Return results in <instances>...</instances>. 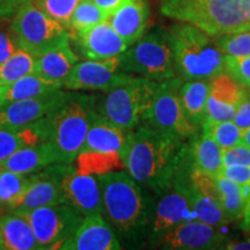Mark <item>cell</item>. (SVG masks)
<instances>
[{
    "instance_id": "obj_1",
    "label": "cell",
    "mask_w": 250,
    "mask_h": 250,
    "mask_svg": "<svg viewBox=\"0 0 250 250\" xmlns=\"http://www.w3.org/2000/svg\"><path fill=\"white\" fill-rule=\"evenodd\" d=\"M186 155L184 142L145 124L127 133L122 153L130 176L156 195L170 189Z\"/></svg>"
},
{
    "instance_id": "obj_2",
    "label": "cell",
    "mask_w": 250,
    "mask_h": 250,
    "mask_svg": "<svg viewBox=\"0 0 250 250\" xmlns=\"http://www.w3.org/2000/svg\"><path fill=\"white\" fill-rule=\"evenodd\" d=\"M102 192L103 212L124 240L137 242L148 230L155 208L144 187L127 171L98 175Z\"/></svg>"
},
{
    "instance_id": "obj_3",
    "label": "cell",
    "mask_w": 250,
    "mask_h": 250,
    "mask_svg": "<svg viewBox=\"0 0 250 250\" xmlns=\"http://www.w3.org/2000/svg\"><path fill=\"white\" fill-rule=\"evenodd\" d=\"M161 11L213 39L250 30V0H162Z\"/></svg>"
},
{
    "instance_id": "obj_4",
    "label": "cell",
    "mask_w": 250,
    "mask_h": 250,
    "mask_svg": "<svg viewBox=\"0 0 250 250\" xmlns=\"http://www.w3.org/2000/svg\"><path fill=\"white\" fill-rule=\"evenodd\" d=\"M176 74L184 80L210 81L225 72V55L213 37L184 22L168 30Z\"/></svg>"
},
{
    "instance_id": "obj_5",
    "label": "cell",
    "mask_w": 250,
    "mask_h": 250,
    "mask_svg": "<svg viewBox=\"0 0 250 250\" xmlns=\"http://www.w3.org/2000/svg\"><path fill=\"white\" fill-rule=\"evenodd\" d=\"M95 96L71 93L58 109L48 115V142L58 164L73 165L85 144L95 109Z\"/></svg>"
},
{
    "instance_id": "obj_6",
    "label": "cell",
    "mask_w": 250,
    "mask_h": 250,
    "mask_svg": "<svg viewBox=\"0 0 250 250\" xmlns=\"http://www.w3.org/2000/svg\"><path fill=\"white\" fill-rule=\"evenodd\" d=\"M158 86L159 81L134 76L127 83L105 92L100 101L95 96L94 109L117 127L130 132L143 121Z\"/></svg>"
},
{
    "instance_id": "obj_7",
    "label": "cell",
    "mask_w": 250,
    "mask_h": 250,
    "mask_svg": "<svg viewBox=\"0 0 250 250\" xmlns=\"http://www.w3.org/2000/svg\"><path fill=\"white\" fill-rule=\"evenodd\" d=\"M121 70L154 81L176 77L168 30L155 29L142 36L121 56Z\"/></svg>"
},
{
    "instance_id": "obj_8",
    "label": "cell",
    "mask_w": 250,
    "mask_h": 250,
    "mask_svg": "<svg viewBox=\"0 0 250 250\" xmlns=\"http://www.w3.org/2000/svg\"><path fill=\"white\" fill-rule=\"evenodd\" d=\"M180 86V77L160 81L142 122L147 126L186 142L198 133V126L193 125L184 114L179 98Z\"/></svg>"
},
{
    "instance_id": "obj_9",
    "label": "cell",
    "mask_w": 250,
    "mask_h": 250,
    "mask_svg": "<svg viewBox=\"0 0 250 250\" xmlns=\"http://www.w3.org/2000/svg\"><path fill=\"white\" fill-rule=\"evenodd\" d=\"M9 28L18 37L21 48L34 57L71 39L66 28L45 14L31 0H28L12 18Z\"/></svg>"
},
{
    "instance_id": "obj_10",
    "label": "cell",
    "mask_w": 250,
    "mask_h": 250,
    "mask_svg": "<svg viewBox=\"0 0 250 250\" xmlns=\"http://www.w3.org/2000/svg\"><path fill=\"white\" fill-rule=\"evenodd\" d=\"M18 213L29 220L40 250L61 249L62 243L73 235L85 217L77 208L64 202Z\"/></svg>"
},
{
    "instance_id": "obj_11",
    "label": "cell",
    "mask_w": 250,
    "mask_h": 250,
    "mask_svg": "<svg viewBox=\"0 0 250 250\" xmlns=\"http://www.w3.org/2000/svg\"><path fill=\"white\" fill-rule=\"evenodd\" d=\"M133 77L134 74L121 70L120 56L99 61L87 59L74 65L62 83V88L73 92L100 90L105 93L127 83Z\"/></svg>"
},
{
    "instance_id": "obj_12",
    "label": "cell",
    "mask_w": 250,
    "mask_h": 250,
    "mask_svg": "<svg viewBox=\"0 0 250 250\" xmlns=\"http://www.w3.org/2000/svg\"><path fill=\"white\" fill-rule=\"evenodd\" d=\"M72 166L73 165L54 164L30 174L29 184L13 211H29L62 203V181Z\"/></svg>"
},
{
    "instance_id": "obj_13",
    "label": "cell",
    "mask_w": 250,
    "mask_h": 250,
    "mask_svg": "<svg viewBox=\"0 0 250 250\" xmlns=\"http://www.w3.org/2000/svg\"><path fill=\"white\" fill-rule=\"evenodd\" d=\"M226 242L227 236L218 227L192 219L166 233L158 243L167 250H206L223 248Z\"/></svg>"
},
{
    "instance_id": "obj_14",
    "label": "cell",
    "mask_w": 250,
    "mask_h": 250,
    "mask_svg": "<svg viewBox=\"0 0 250 250\" xmlns=\"http://www.w3.org/2000/svg\"><path fill=\"white\" fill-rule=\"evenodd\" d=\"M71 92L59 89L40 98L20 100L0 108V126H22L42 120L68 99Z\"/></svg>"
},
{
    "instance_id": "obj_15",
    "label": "cell",
    "mask_w": 250,
    "mask_h": 250,
    "mask_svg": "<svg viewBox=\"0 0 250 250\" xmlns=\"http://www.w3.org/2000/svg\"><path fill=\"white\" fill-rule=\"evenodd\" d=\"M62 202L67 203L83 215L104 214L102 192L95 175L83 174L72 166L62 181Z\"/></svg>"
},
{
    "instance_id": "obj_16",
    "label": "cell",
    "mask_w": 250,
    "mask_h": 250,
    "mask_svg": "<svg viewBox=\"0 0 250 250\" xmlns=\"http://www.w3.org/2000/svg\"><path fill=\"white\" fill-rule=\"evenodd\" d=\"M247 87L237 83L227 72L208 81V96L204 122L232 121L236 107L247 94Z\"/></svg>"
},
{
    "instance_id": "obj_17",
    "label": "cell",
    "mask_w": 250,
    "mask_h": 250,
    "mask_svg": "<svg viewBox=\"0 0 250 250\" xmlns=\"http://www.w3.org/2000/svg\"><path fill=\"white\" fill-rule=\"evenodd\" d=\"M61 249L118 250L122 245L103 214H89L83 217L76 232L62 243Z\"/></svg>"
},
{
    "instance_id": "obj_18",
    "label": "cell",
    "mask_w": 250,
    "mask_h": 250,
    "mask_svg": "<svg viewBox=\"0 0 250 250\" xmlns=\"http://www.w3.org/2000/svg\"><path fill=\"white\" fill-rule=\"evenodd\" d=\"M193 213L186 193L177 184H173L155 206L151 226L153 240H159L176 226L192 220Z\"/></svg>"
},
{
    "instance_id": "obj_19",
    "label": "cell",
    "mask_w": 250,
    "mask_h": 250,
    "mask_svg": "<svg viewBox=\"0 0 250 250\" xmlns=\"http://www.w3.org/2000/svg\"><path fill=\"white\" fill-rule=\"evenodd\" d=\"M76 40L83 55L96 61L117 57L129 48L108 20L85 31L76 33Z\"/></svg>"
},
{
    "instance_id": "obj_20",
    "label": "cell",
    "mask_w": 250,
    "mask_h": 250,
    "mask_svg": "<svg viewBox=\"0 0 250 250\" xmlns=\"http://www.w3.org/2000/svg\"><path fill=\"white\" fill-rule=\"evenodd\" d=\"M70 40L62 41L54 48L36 56L35 73L37 76L62 87L72 68L79 62L76 52L71 48Z\"/></svg>"
},
{
    "instance_id": "obj_21",
    "label": "cell",
    "mask_w": 250,
    "mask_h": 250,
    "mask_svg": "<svg viewBox=\"0 0 250 250\" xmlns=\"http://www.w3.org/2000/svg\"><path fill=\"white\" fill-rule=\"evenodd\" d=\"M48 116L22 126H0V165L15 152L48 140Z\"/></svg>"
},
{
    "instance_id": "obj_22",
    "label": "cell",
    "mask_w": 250,
    "mask_h": 250,
    "mask_svg": "<svg viewBox=\"0 0 250 250\" xmlns=\"http://www.w3.org/2000/svg\"><path fill=\"white\" fill-rule=\"evenodd\" d=\"M149 11L146 0H127L108 21L127 45H132L145 33Z\"/></svg>"
},
{
    "instance_id": "obj_23",
    "label": "cell",
    "mask_w": 250,
    "mask_h": 250,
    "mask_svg": "<svg viewBox=\"0 0 250 250\" xmlns=\"http://www.w3.org/2000/svg\"><path fill=\"white\" fill-rule=\"evenodd\" d=\"M188 169L201 171L212 177L220 176L223 170V148L213 138L202 133L195 134L187 146Z\"/></svg>"
},
{
    "instance_id": "obj_24",
    "label": "cell",
    "mask_w": 250,
    "mask_h": 250,
    "mask_svg": "<svg viewBox=\"0 0 250 250\" xmlns=\"http://www.w3.org/2000/svg\"><path fill=\"white\" fill-rule=\"evenodd\" d=\"M127 133L95 111L81 151L122 154L126 144Z\"/></svg>"
},
{
    "instance_id": "obj_25",
    "label": "cell",
    "mask_w": 250,
    "mask_h": 250,
    "mask_svg": "<svg viewBox=\"0 0 250 250\" xmlns=\"http://www.w3.org/2000/svg\"><path fill=\"white\" fill-rule=\"evenodd\" d=\"M54 164H58L57 155L52 146L48 142H44L15 152L0 165V170L30 175Z\"/></svg>"
},
{
    "instance_id": "obj_26",
    "label": "cell",
    "mask_w": 250,
    "mask_h": 250,
    "mask_svg": "<svg viewBox=\"0 0 250 250\" xmlns=\"http://www.w3.org/2000/svg\"><path fill=\"white\" fill-rule=\"evenodd\" d=\"M0 232L6 250H40L29 220L18 212L0 214Z\"/></svg>"
},
{
    "instance_id": "obj_27",
    "label": "cell",
    "mask_w": 250,
    "mask_h": 250,
    "mask_svg": "<svg viewBox=\"0 0 250 250\" xmlns=\"http://www.w3.org/2000/svg\"><path fill=\"white\" fill-rule=\"evenodd\" d=\"M173 184H177L187 195L190 206H191L193 218L197 220L204 221V223L218 228L229 223L224 211L221 210L220 205L211 197L204 195L196 187H193L190 183L189 179L184 181L182 177L176 176Z\"/></svg>"
},
{
    "instance_id": "obj_28",
    "label": "cell",
    "mask_w": 250,
    "mask_h": 250,
    "mask_svg": "<svg viewBox=\"0 0 250 250\" xmlns=\"http://www.w3.org/2000/svg\"><path fill=\"white\" fill-rule=\"evenodd\" d=\"M208 81L188 80L181 83L179 98L188 120L196 126H202L206 118Z\"/></svg>"
},
{
    "instance_id": "obj_29",
    "label": "cell",
    "mask_w": 250,
    "mask_h": 250,
    "mask_svg": "<svg viewBox=\"0 0 250 250\" xmlns=\"http://www.w3.org/2000/svg\"><path fill=\"white\" fill-rule=\"evenodd\" d=\"M59 89L64 88L58 83L46 81L37 76L36 73H31L17 80L11 85L2 86V105L11 102L20 101V100L40 98V96L57 92Z\"/></svg>"
},
{
    "instance_id": "obj_30",
    "label": "cell",
    "mask_w": 250,
    "mask_h": 250,
    "mask_svg": "<svg viewBox=\"0 0 250 250\" xmlns=\"http://www.w3.org/2000/svg\"><path fill=\"white\" fill-rule=\"evenodd\" d=\"M219 189V205L229 223L243 219L250 188L240 186L224 176L214 177Z\"/></svg>"
},
{
    "instance_id": "obj_31",
    "label": "cell",
    "mask_w": 250,
    "mask_h": 250,
    "mask_svg": "<svg viewBox=\"0 0 250 250\" xmlns=\"http://www.w3.org/2000/svg\"><path fill=\"white\" fill-rule=\"evenodd\" d=\"M73 164L76 170L79 173L95 176L125 168L121 153L80 151Z\"/></svg>"
},
{
    "instance_id": "obj_32",
    "label": "cell",
    "mask_w": 250,
    "mask_h": 250,
    "mask_svg": "<svg viewBox=\"0 0 250 250\" xmlns=\"http://www.w3.org/2000/svg\"><path fill=\"white\" fill-rule=\"evenodd\" d=\"M30 181V175L0 170V211H13Z\"/></svg>"
},
{
    "instance_id": "obj_33",
    "label": "cell",
    "mask_w": 250,
    "mask_h": 250,
    "mask_svg": "<svg viewBox=\"0 0 250 250\" xmlns=\"http://www.w3.org/2000/svg\"><path fill=\"white\" fill-rule=\"evenodd\" d=\"M35 73V57L24 49H19L0 64V86H7L28 74Z\"/></svg>"
},
{
    "instance_id": "obj_34",
    "label": "cell",
    "mask_w": 250,
    "mask_h": 250,
    "mask_svg": "<svg viewBox=\"0 0 250 250\" xmlns=\"http://www.w3.org/2000/svg\"><path fill=\"white\" fill-rule=\"evenodd\" d=\"M108 19V15L93 0H80L71 17L68 31H74V34L85 31Z\"/></svg>"
},
{
    "instance_id": "obj_35",
    "label": "cell",
    "mask_w": 250,
    "mask_h": 250,
    "mask_svg": "<svg viewBox=\"0 0 250 250\" xmlns=\"http://www.w3.org/2000/svg\"><path fill=\"white\" fill-rule=\"evenodd\" d=\"M203 133L213 138L223 149L233 147L240 144L243 131L233 121L204 122Z\"/></svg>"
},
{
    "instance_id": "obj_36",
    "label": "cell",
    "mask_w": 250,
    "mask_h": 250,
    "mask_svg": "<svg viewBox=\"0 0 250 250\" xmlns=\"http://www.w3.org/2000/svg\"><path fill=\"white\" fill-rule=\"evenodd\" d=\"M80 0H31L45 14L55 19L68 30L72 14Z\"/></svg>"
},
{
    "instance_id": "obj_37",
    "label": "cell",
    "mask_w": 250,
    "mask_h": 250,
    "mask_svg": "<svg viewBox=\"0 0 250 250\" xmlns=\"http://www.w3.org/2000/svg\"><path fill=\"white\" fill-rule=\"evenodd\" d=\"M214 41L225 56L242 57L250 55V30L215 37Z\"/></svg>"
},
{
    "instance_id": "obj_38",
    "label": "cell",
    "mask_w": 250,
    "mask_h": 250,
    "mask_svg": "<svg viewBox=\"0 0 250 250\" xmlns=\"http://www.w3.org/2000/svg\"><path fill=\"white\" fill-rule=\"evenodd\" d=\"M225 72L245 87H250V55L242 57L225 56Z\"/></svg>"
},
{
    "instance_id": "obj_39",
    "label": "cell",
    "mask_w": 250,
    "mask_h": 250,
    "mask_svg": "<svg viewBox=\"0 0 250 250\" xmlns=\"http://www.w3.org/2000/svg\"><path fill=\"white\" fill-rule=\"evenodd\" d=\"M19 49H21L18 37L11 28L0 27V64L13 56Z\"/></svg>"
},
{
    "instance_id": "obj_40",
    "label": "cell",
    "mask_w": 250,
    "mask_h": 250,
    "mask_svg": "<svg viewBox=\"0 0 250 250\" xmlns=\"http://www.w3.org/2000/svg\"><path fill=\"white\" fill-rule=\"evenodd\" d=\"M220 175L240 186L250 188V165L224 166Z\"/></svg>"
},
{
    "instance_id": "obj_41",
    "label": "cell",
    "mask_w": 250,
    "mask_h": 250,
    "mask_svg": "<svg viewBox=\"0 0 250 250\" xmlns=\"http://www.w3.org/2000/svg\"><path fill=\"white\" fill-rule=\"evenodd\" d=\"M223 165H250V148L242 144L223 149Z\"/></svg>"
},
{
    "instance_id": "obj_42",
    "label": "cell",
    "mask_w": 250,
    "mask_h": 250,
    "mask_svg": "<svg viewBox=\"0 0 250 250\" xmlns=\"http://www.w3.org/2000/svg\"><path fill=\"white\" fill-rule=\"evenodd\" d=\"M248 89V88H247ZM237 126L242 131H245L250 127V95L247 90V94L243 96L241 102L236 107L235 114L232 120Z\"/></svg>"
},
{
    "instance_id": "obj_43",
    "label": "cell",
    "mask_w": 250,
    "mask_h": 250,
    "mask_svg": "<svg viewBox=\"0 0 250 250\" xmlns=\"http://www.w3.org/2000/svg\"><path fill=\"white\" fill-rule=\"evenodd\" d=\"M28 0H0V21L12 19Z\"/></svg>"
},
{
    "instance_id": "obj_44",
    "label": "cell",
    "mask_w": 250,
    "mask_h": 250,
    "mask_svg": "<svg viewBox=\"0 0 250 250\" xmlns=\"http://www.w3.org/2000/svg\"><path fill=\"white\" fill-rule=\"evenodd\" d=\"M99 8H101L108 17L117 11L122 5H124L127 0H93Z\"/></svg>"
},
{
    "instance_id": "obj_45",
    "label": "cell",
    "mask_w": 250,
    "mask_h": 250,
    "mask_svg": "<svg viewBox=\"0 0 250 250\" xmlns=\"http://www.w3.org/2000/svg\"><path fill=\"white\" fill-rule=\"evenodd\" d=\"M228 250H250V239L248 240H235V241L226 242L224 247Z\"/></svg>"
},
{
    "instance_id": "obj_46",
    "label": "cell",
    "mask_w": 250,
    "mask_h": 250,
    "mask_svg": "<svg viewBox=\"0 0 250 250\" xmlns=\"http://www.w3.org/2000/svg\"><path fill=\"white\" fill-rule=\"evenodd\" d=\"M242 220H243L242 227L246 228V229H250V195H249L248 202H247L245 215H243Z\"/></svg>"
},
{
    "instance_id": "obj_47",
    "label": "cell",
    "mask_w": 250,
    "mask_h": 250,
    "mask_svg": "<svg viewBox=\"0 0 250 250\" xmlns=\"http://www.w3.org/2000/svg\"><path fill=\"white\" fill-rule=\"evenodd\" d=\"M240 144H242V145H245V146H247V147L250 148V127H248V129L243 131L242 138H241V142H240Z\"/></svg>"
},
{
    "instance_id": "obj_48",
    "label": "cell",
    "mask_w": 250,
    "mask_h": 250,
    "mask_svg": "<svg viewBox=\"0 0 250 250\" xmlns=\"http://www.w3.org/2000/svg\"><path fill=\"white\" fill-rule=\"evenodd\" d=\"M2 249H5V246H4V239H2L1 232H0V250Z\"/></svg>"
},
{
    "instance_id": "obj_49",
    "label": "cell",
    "mask_w": 250,
    "mask_h": 250,
    "mask_svg": "<svg viewBox=\"0 0 250 250\" xmlns=\"http://www.w3.org/2000/svg\"><path fill=\"white\" fill-rule=\"evenodd\" d=\"M2 105V86H0V108Z\"/></svg>"
},
{
    "instance_id": "obj_50",
    "label": "cell",
    "mask_w": 250,
    "mask_h": 250,
    "mask_svg": "<svg viewBox=\"0 0 250 250\" xmlns=\"http://www.w3.org/2000/svg\"><path fill=\"white\" fill-rule=\"evenodd\" d=\"M247 88H248V93H249V95H250V87H247Z\"/></svg>"
}]
</instances>
